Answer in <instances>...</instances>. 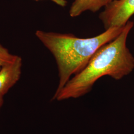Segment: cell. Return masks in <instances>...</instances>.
<instances>
[{"instance_id":"52a82bcc","label":"cell","mask_w":134,"mask_h":134,"mask_svg":"<svg viewBox=\"0 0 134 134\" xmlns=\"http://www.w3.org/2000/svg\"><path fill=\"white\" fill-rule=\"evenodd\" d=\"M34 1H44V0H34ZM49 1H51L54 2V3H55L56 4L62 7H65L67 4V1L66 0H49Z\"/></svg>"},{"instance_id":"ba28073f","label":"cell","mask_w":134,"mask_h":134,"mask_svg":"<svg viewBox=\"0 0 134 134\" xmlns=\"http://www.w3.org/2000/svg\"><path fill=\"white\" fill-rule=\"evenodd\" d=\"M3 103V96H0V108L1 106L2 105Z\"/></svg>"},{"instance_id":"5b68a950","label":"cell","mask_w":134,"mask_h":134,"mask_svg":"<svg viewBox=\"0 0 134 134\" xmlns=\"http://www.w3.org/2000/svg\"><path fill=\"white\" fill-rule=\"evenodd\" d=\"M109 2V0H75L71 7L69 14L71 17L75 18L86 10L95 13L105 7Z\"/></svg>"},{"instance_id":"277c9868","label":"cell","mask_w":134,"mask_h":134,"mask_svg":"<svg viewBox=\"0 0 134 134\" xmlns=\"http://www.w3.org/2000/svg\"><path fill=\"white\" fill-rule=\"evenodd\" d=\"M22 59L16 56L0 69V96H3L19 80Z\"/></svg>"},{"instance_id":"3957f363","label":"cell","mask_w":134,"mask_h":134,"mask_svg":"<svg viewBox=\"0 0 134 134\" xmlns=\"http://www.w3.org/2000/svg\"><path fill=\"white\" fill-rule=\"evenodd\" d=\"M134 14V0H113L105 7L99 18L106 29L123 27Z\"/></svg>"},{"instance_id":"9c48e42d","label":"cell","mask_w":134,"mask_h":134,"mask_svg":"<svg viewBox=\"0 0 134 134\" xmlns=\"http://www.w3.org/2000/svg\"><path fill=\"white\" fill-rule=\"evenodd\" d=\"M110 1V2H111V1H113V0H109Z\"/></svg>"},{"instance_id":"7a4b0ae2","label":"cell","mask_w":134,"mask_h":134,"mask_svg":"<svg viewBox=\"0 0 134 134\" xmlns=\"http://www.w3.org/2000/svg\"><path fill=\"white\" fill-rule=\"evenodd\" d=\"M124 27L110 28L94 37L86 38L72 34L37 30L35 35L52 54L57 64L59 81L53 96L60 91L72 76L81 72L101 47L116 38Z\"/></svg>"},{"instance_id":"8992f818","label":"cell","mask_w":134,"mask_h":134,"mask_svg":"<svg viewBox=\"0 0 134 134\" xmlns=\"http://www.w3.org/2000/svg\"><path fill=\"white\" fill-rule=\"evenodd\" d=\"M9 50L0 44V69L7 63L13 61L15 57Z\"/></svg>"},{"instance_id":"6da1fadb","label":"cell","mask_w":134,"mask_h":134,"mask_svg":"<svg viewBox=\"0 0 134 134\" xmlns=\"http://www.w3.org/2000/svg\"><path fill=\"white\" fill-rule=\"evenodd\" d=\"M134 26L128 21L121 34L114 40L99 48L86 67L67 82L53 100H65L77 98L91 91L101 77L109 76L120 80L134 69V57L127 46V39Z\"/></svg>"}]
</instances>
